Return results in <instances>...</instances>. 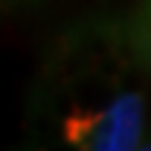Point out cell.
Returning a JSON list of instances; mask_svg holds the SVG:
<instances>
[{
	"label": "cell",
	"instance_id": "cell-1",
	"mask_svg": "<svg viewBox=\"0 0 151 151\" xmlns=\"http://www.w3.org/2000/svg\"><path fill=\"white\" fill-rule=\"evenodd\" d=\"M143 115L146 104L137 92H123L104 112H81L76 109L65 118V137L78 148L101 151H132L143 137Z\"/></svg>",
	"mask_w": 151,
	"mask_h": 151
}]
</instances>
